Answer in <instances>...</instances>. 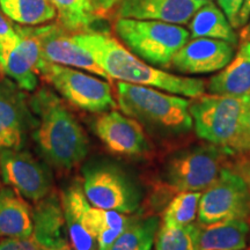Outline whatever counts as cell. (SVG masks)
Instances as JSON below:
<instances>
[{"label":"cell","instance_id":"obj_11","mask_svg":"<svg viewBox=\"0 0 250 250\" xmlns=\"http://www.w3.org/2000/svg\"><path fill=\"white\" fill-rule=\"evenodd\" d=\"M27 30L39 43L42 57L50 62L76 67L89 72L105 80H110L92 56L73 39V34L61 23L26 26Z\"/></svg>","mask_w":250,"mask_h":250},{"label":"cell","instance_id":"obj_40","mask_svg":"<svg viewBox=\"0 0 250 250\" xmlns=\"http://www.w3.org/2000/svg\"><path fill=\"white\" fill-rule=\"evenodd\" d=\"M0 73H1V71H0Z\"/></svg>","mask_w":250,"mask_h":250},{"label":"cell","instance_id":"obj_10","mask_svg":"<svg viewBox=\"0 0 250 250\" xmlns=\"http://www.w3.org/2000/svg\"><path fill=\"white\" fill-rule=\"evenodd\" d=\"M0 174L6 186L33 203L41 201L54 190V180L48 166L36 160L23 147L0 152Z\"/></svg>","mask_w":250,"mask_h":250},{"label":"cell","instance_id":"obj_18","mask_svg":"<svg viewBox=\"0 0 250 250\" xmlns=\"http://www.w3.org/2000/svg\"><path fill=\"white\" fill-rule=\"evenodd\" d=\"M80 214L89 233L96 239L98 250H107L136 217L90 205L83 195L80 201Z\"/></svg>","mask_w":250,"mask_h":250},{"label":"cell","instance_id":"obj_8","mask_svg":"<svg viewBox=\"0 0 250 250\" xmlns=\"http://www.w3.org/2000/svg\"><path fill=\"white\" fill-rule=\"evenodd\" d=\"M42 76L70 104L89 112H104L116 108L108 81L74 67L45 61L37 68Z\"/></svg>","mask_w":250,"mask_h":250},{"label":"cell","instance_id":"obj_37","mask_svg":"<svg viewBox=\"0 0 250 250\" xmlns=\"http://www.w3.org/2000/svg\"><path fill=\"white\" fill-rule=\"evenodd\" d=\"M242 36H243V39H245V40L250 41V22H249L248 26L246 27V29H245V31H243Z\"/></svg>","mask_w":250,"mask_h":250},{"label":"cell","instance_id":"obj_5","mask_svg":"<svg viewBox=\"0 0 250 250\" xmlns=\"http://www.w3.org/2000/svg\"><path fill=\"white\" fill-rule=\"evenodd\" d=\"M115 33L132 54L155 67H169L171 59L189 41V30L158 20L118 18Z\"/></svg>","mask_w":250,"mask_h":250},{"label":"cell","instance_id":"obj_6","mask_svg":"<svg viewBox=\"0 0 250 250\" xmlns=\"http://www.w3.org/2000/svg\"><path fill=\"white\" fill-rule=\"evenodd\" d=\"M83 190L90 205L132 214L139 208L142 190L121 166L107 160L90 161L83 168Z\"/></svg>","mask_w":250,"mask_h":250},{"label":"cell","instance_id":"obj_26","mask_svg":"<svg viewBox=\"0 0 250 250\" xmlns=\"http://www.w3.org/2000/svg\"><path fill=\"white\" fill-rule=\"evenodd\" d=\"M55 6L59 23L70 31L88 30L100 18L90 0H51Z\"/></svg>","mask_w":250,"mask_h":250},{"label":"cell","instance_id":"obj_22","mask_svg":"<svg viewBox=\"0 0 250 250\" xmlns=\"http://www.w3.org/2000/svg\"><path fill=\"white\" fill-rule=\"evenodd\" d=\"M189 34L191 39L223 40L235 45L237 37L229 20L221 8L208 1L196 11L189 21Z\"/></svg>","mask_w":250,"mask_h":250},{"label":"cell","instance_id":"obj_24","mask_svg":"<svg viewBox=\"0 0 250 250\" xmlns=\"http://www.w3.org/2000/svg\"><path fill=\"white\" fill-rule=\"evenodd\" d=\"M0 8L21 26H41L57 17L51 0H0Z\"/></svg>","mask_w":250,"mask_h":250},{"label":"cell","instance_id":"obj_25","mask_svg":"<svg viewBox=\"0 0 250 250\" xmlns=\"http://www.w3.org/2000/svg\"><path fill=\"white\" fill-rule=\"evenodd\" d=\"M159 226V218L154 215L136 217L107 250H151Z\"/></svg>","mask_w":250,"mask_h":250},{"label":"cell","instance_id":"obj_4","mask_svg":"<svg viewBox=\"0 0 250 250\" xmlns=\"http://www.w3.org/2000/svg\"><path fill=\"white\" fill-rule=\"evenodd\" d=\"M250 108V98L202 94L189 101L192 126L199 138L236 153L243 122Z\"/></svg>","mask_w":250,"mask_h":250},{"label":"cell","instance_id":"obj_32","mask_svg":"<svg viewBox=\"0 0 250 250\" xmlns=\"http://www.w3.org/2000/svg\"><path fill=\"white\" fill-rule=\"evenodd\" d=\"M242 152H250V108L246 115L245 122H243L241 137H240L236 147V153Z\"/></svg>","mask_w":250,"mask_h":250},{"label":"cell","instance_id":"obj_38","mask_svg":"<svg viewBox=\"0 0 250 250\" xmlns=\"http://www.w3.org/2000/svg\"><path fill=\"white\" fill-rule=\"evenodd\" d=\"M192 1H195L197 5L199 6V7H201L202 5H204V4H206V2H208V1H212V0H192Z\"/></svg>","mask_w":250,"mask_h":250},{"label":"cell","instance_id":"obj_1","mask_svg":"<svg viewBox=\"0 0 250 250\" xmlns=\"http://www.w3.org/2000/svg\"><path fill=\"white\" fill-rule=\"evenodd\" d=\"M73 39L92 56L109 79L153 87L190 99L205 92L204 80L176 76L153 66L137 57L109 34L88 29L73 33Z\"/></svg>","mask_w":250,"mask_h":250},{"label":"cell","instance_id":"obj_29","mask_svg":"<svg viewBox=\"0 0 250 250\" xmlns=\"http://www.w3.org/2000/svg\"><path fill=\"white\" fill-rule=\"evenodd\" d=\"M41 246L33 236L24 239L6 237L0 241V250H40Z\"/></svg>","mask_w":250,"mask_h":250},{"label":"cell","instance_id":"obj_7","mask_svg":"<svg viewBox=\"0 0 250 250\" xmlns=\"http://www.w3.org/2000/svg\"><path fill=\"white\" fill-rule=\"evenodd\" d=\"M228 154L226 149L212 144L176 152L165 166V183L175 195L184 191H205L223 171Z\"/></svg>","mask_w":250,"mask_h":250},{"label":"cell","instance_id":"obj_34","mask_svg":"<svg viewBox=\"0 0 250 250\" xmlns=\"http://www.w3.org/2000/svg\"><path fill=\"white\" fill-rule=\"evenodd\" d=\"M250 19V0H243L241 9H240L239 15L236 20V28L243 27L246 23H248Z\"/></svg>","mask_w":250,"mask_h":250},{"label":"cell","instance_id":"obj_35","mask_svg":"<svg viewBox=\"0 0 250 250\" xmlns=\"http://www.w3.org/2000/svg\"><path fill=\"white\" fill-rule=\"evenodd\" d=\"M250 186V160H245L236 165L235 169Z\"/></svg>","mask_w":250,"mask_h":250},{"label":"cell","instance_id":"obj_19","mask_svg":"<svg viewBox=\"0 0 250 250\" xmlns=\"http://www.w3.org/2000/svg\"><path fill=\"white\" fill-rule=\"evenodd\" d=\"M33 208L11 187L0 189V237L24 239L33 235Z\"/></svg>","mask_w":250,"mask_h":250},{"label":"cell","instance_id":"obj_14","mask_svg":"<svg viewBox=\"0 0 250 250\" xmlns=\"http://www.w3.org/2000/svg\"><path fill=\"white\" fill-rule=\"evenodd\" d=\"M234 57V44L223 40L191 39L174 55L170 68L186 74H205L223 70Z\"/></svg>","mask_w":250,"mask_h":250},{"label":"cell","instance_id":"obj_13","mask_svg":"<svg viewBox=\"0 0 250 250\" xmlns=\"http://www.w3.org/2000/svg\"><path fill=\"white\" fill-rule=\"evenodd\" d=\"M94 132L109 151L117 155L138 158L149 152L143 125L114 109L104 111L96 118Z\"/></svg>","mask_w":250,"mask_h":250},{"label":"cell","instance_id":"obj_17","mask_svg":"<svg viewBox=\"0 0 250 250\" xmlns=\"http://www.w3.org/2000/svg\"><path fill=\"white\" fill-rule=\"evenodd\" d=\"M211 94L250 98V41L245 40L232 61L208 83Z\"/></svg>","mask_w":250,"mask_h":250},{"label":"cell","instance_id":"obj_16","mask_svg":"<svg viewBox=\"0 0 250 250\" xmlns=\"http://www.w3.org/2000/svg\"><path fill=\"white\" fill-rule=\"evenodd\" d=\"M33 236L41 247L67 245L66 220L62 198L52 190L33 208Z\"/></svg>","mask_w":250,"mask_h":250},{"label":"cell","instance_id":"obj_20","mask_svg":"<svg viewBox=\"0 0 250 250\" xmlns=\"http://www.w3.org/2000/svg\"><path fill=\"white\" fill-rule=\"evenodd\" d=\"M250 223L241 219L199 224V250H243Z\"/></svg>","mask_w":250,"mask_h":250},{"label":"cell","instance_id":"obj_33","mask_svg":"<svg viewBox=\"0 0 250 250\" xmlns=\"http://www.w3.org/2000/svg\"><path fill=\"white\" fill-rule=\"evenodd\" d=\"M90 2H92L96 14L101 17V15L109 13L111 9L116 7L121 2V0H90Z\"/></svg>","mask_w":250,"mask_h":250},{"label":"cell","instance_id":"obj_27","mask_svg":"<svg viewBox=\"0 0 250 250\" xmlns=\"http://www.w3.org/2000/svg\"><path fill=\"white\" fill-rule=\"evenodd\" d=\"M154 246L155 250H199V224L179 227L161 224Z\"/></svg>","mask_w":250,"mask_h":250},{"label":"cell","instance_id":"obj_31","mask_svg":"<svg viewBox=\"0 0 250 250\" xmlns=\"http://www.w3.org/2000/svg\"><path fill=\"white\" fill-rule=\"evenodd\" d=\"M19 39V34L15 27L0 13V42L14 43Z\"/></svg>","mask_w":250,"mask_h":250},{"label":"cell","instance_id":"obj_30","mask_svg":"<svg viewBox=\"0 0 250 250\" xmlns=\"http://www.w3.org/2000/svg\"><path fill=\"white\" fill-rule=\"evenodd\" d=\"M243 0H217L219 7L223 9L233 28H236V20Z\"/></svg>","mask_w":250,"mask_h":250},{"label":"cell","instance_id":"obj_21","mask_svg":"<svg viewBox=\"0 0 250 250\" xmlns=\"http://www.w3.org/2000/svg\"><path fill=\"white\" fill-rule=\"evenodd\" d=\"M83 195V186L74 182L61 197L66 220L68 245L72 250H98L96 239L87 229L80 214V201Z\"/></svg>","mask_w":250,"mask_h":250},{"label":"cell","instance_id":"obj_23","mask_svg":"<svg viewBox=\"0 0 250 250\" xmlns=\"http://www.w3.org/2000/svg\"><path fill=\"white\" fill-rule=\"evenodd\" d=\"M0 71L26 92L37 89L39 74L19 44V39L14 43L0 42Z\"/></svg>","mask_w":250,"mask_h":250},{"label":"cell","instance_id":"obj_28","mask_svg":"<svg viewBox=\"0 0 250 250\" xmlns=\"http://www.w3.org/2000/svg\"><path fill=\"white\" fill-rule=\"evenodd\" d=\"M202 192H179L171 199L162 214V225L166 226H187L193 224L198 214Z\"/></svg>","mask_w":250,"mask_h":250},{"label":"cell","instance_id":"obj_9","mask_svg":"<svg viewBox=\"0 0 250 250\" xmlns=\"http://www.w3.org/2000/svg\"><path fill=\"white\" fill-rule=\"evenodd\" d=\"M199 224L241 219L250 223V186L234 169L224 168L217 181L202 193Z\"/></svg>","mask_w":250,"mask_h":250},{"label":"cell","instance_id":"obj_36","mask_svg":"<svg viewBox=\"0 0 250 250\" xmlns=\"http://www.w3.org/2000/svg\"><path fill=\"white\" fill-rule=\"evenodd\" d=\"M40 250H72L70 245H62L57 247H41Z\"/></svg>","mask_w":250,"mask_h":250},{"label":"cell","instance_id":"obj_3","mask_svg":"<svg viewBox=\"0 0 250 250\" xmlns=\"http://www.w3.org/2000/svg\"><path fill=\"white\" fill-rule=\"evenodd\" d=\"M117 104L126 115L148 130L164 136H179L192 127L189 100L153 87L118 81Z\"/></svg>","mask_w":250,"mask_h":250},{"label":"cell","instance_id":"obj_39","mask_svg":"<svg viewBox=\"0 0 250 250\" xmlns=\"http://www.w3.org/2000/svg\"><path fill=\"white\" fill-rule=\"evenodd\" d=\"M0 189H1V174H0Z\"/></svg>","mask_w":250,"mask_h":250},{"label":"cell","instance_id":"obj_12","mask_svg":"<svg viewBox=\"0 0 250 250\" xmlns=\"http://www.w3.org/2000/svg\"><path fill=\"white\" fill-rule=\"evenodd\" d=\"M34 126L26 90L9 78H0V152L21 148Z\"/></svg>","mask_w":250,"mask_h":250},{"label":"cell","instance_id":"obj_2","mask_svg":"<svg viewBox=\"0 0 250 250\" xmlns=\"http://www.w3.org/2000/svg\"><path fill=\"white\" fill-rule=\"evenodd\" d=\"M34 114V142L46 162L72 169L88 154V139L79 122L58 95L42 87L29 99Z\"/></svg>","mask_w":250,"mask_h":250},{"label":"cell","instance_id":"obj_15","mask_svg":"<svg viewBox=\"0 0 250 250\" xmlns=\"http://www.w3.org/2000/svg\"><path fill=\"white\" fill-rule=\"evenodd\" d=\"M198 8L192 0H121L118 18L186 24Z\"/></svg>","mask_w":250,"mask_h":250}]
</instances>
